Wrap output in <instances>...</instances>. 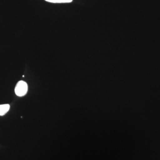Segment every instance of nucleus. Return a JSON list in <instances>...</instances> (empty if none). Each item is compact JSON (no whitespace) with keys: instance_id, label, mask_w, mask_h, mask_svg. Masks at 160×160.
<instances>
[{"instance_id":"7ed1b4c3","label":"nucleus","mask_w":160,"mask_h":160,"mask_svg":"<svg viewBox=\"0 0 160 160\" xmlns=\"http://www.w3.org/2000/svg\"><path fill=\"white\" fill-rule=\"evenodd\" d=\"M46 2L54 3H70L72 0H45Z\"/></svg>"},{"instance_id":"f03ea898","label":"nucleus","mask_w":160,"mask_h":160,"mask_svg":"<svg viewBox=\"0 0 160 160\" xmlns=\"http://www.w3.org/2000/svg\"><path fill=\"white\" fill-rule=\"evenodd\" d=\"M10 109L9 104L0 105V116H3L6 114Z\"/></svg>"},{"instance_id":"f257e3e1","label":"nucleus","mask_w":160,"mask_h":160,"mask_svg":"<svg viewBox=\"0 0 160 160\" xmlns=\"http://www.w3.org/2000/svg\"><path fill=\"white\" fill-rule=\"evenodd\" d=\"M28 89L27 83L24 81H20L17 84L15 88V92L18 96H24L27 93Z\"/></svg>"}]
</instances>
